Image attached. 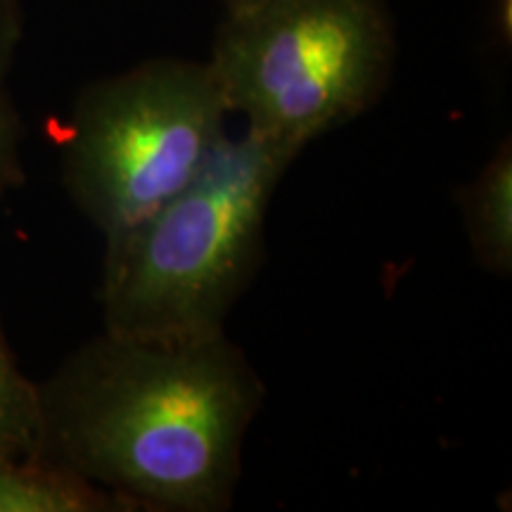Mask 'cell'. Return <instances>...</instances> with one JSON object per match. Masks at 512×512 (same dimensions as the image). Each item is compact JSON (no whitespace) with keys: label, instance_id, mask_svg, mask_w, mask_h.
<instances>
[{"label":"cell","instance_id":"6da1fadb","mask_svg":"<svg viewBox=\"0 0 512 512\" xmlns=\"http://www.w3.org/2000/svg\"><path fill=\"white\" fill-rule=\"evenodd\" d=\"M266 387L226 335L192 344L102 330L38 384L34 458L155 512L233 505Z\"/></svg>","mask_w":512,"mask_h":512},{"label":"cell","instance_id":"7a4b0ae2","mask_svg":"<svg viewBox=\"0 0 512 512\" xmlns=\"http://www.w3.org/2000/svg\"><path fill=\"white\" fill-rule=\"evenodd\" d=\"M294 159L249 131L226 136L188 185L107 240L102 330L164 344L226 335L259 268L273 192Z\"/></svg>","mask_w":512,"mask_h":512},{"label":"cell","instance_id":"3957f363","mask_svg":"<svg viewBox=\"0 0 512 512\" xmlns=\"http://www.w3.org/2000/svg\"><path fill=\"white\" fill-rule=\"evenodd\" d=\"M394 53L384 0H256L226 12L207 62L228 114L299 157L380 100Z\"/></svg>","mask_w":512,"mask_h":512},{"label":"cell","instance_id":"277c9868","mask_svg":"<svg viewBox=\"0 0 512 512\" xmlns=\"http://www.w3.org/2000/svg\"><path fill=\"white\" fill-rule=\"evenodd\" d=\"M209 62L157 57L86 86L74 102L62 181L112 240L174 197L228 136Z\"/></svg>","mask_w":512,"mask_h":512},{"label":"cell","instance_id":"5b68a950","mask_svg":"<svg viewBox=\"0 0 512 512\" xmlns=\"http://www.w3.org/2000/svg\"><path fill=\"white\" fill-rule=\"evenodd\" d=\"M458 207L472 259L486 273H512V145L503 140L470 183L458 190Z\"/></svg>","mask_w":512,"mask_h":512},{"label":"cell","instance_id":"8992f818","mask_svg":"<svg viewBox=\"0 0 512 512\" xmlns=\"http://www.w3.org/2000/svg\"><path fill=\"white\" fill-rule=\"evenodd\" d=\"M0 512H133V505L41 458L0 460Z\"/></svg>","mask_w":512,"mask_h":512},{"label":"cell","instance_id":"52a82bcc","mask_svg":"<svg viewBox=\"0 0 512 512\" xmlns=\"http://www.w3.org/2000/svg\"><path fill=\"white\" fill-rule=\"evenodd\" d=\"M41 437L38 384L24 377L0 325V460L34 458Z\"/></svg>","mask_w":512,"mask_h":512},{"label":"cell","instance_id":"ba28073f","mask_svg":"<svg viewBox=\"0 0 512 512\" xmlns=\"http://www.w3.org/2000/svg\"><path fill=\"white\" fill-rule=\"evenodd\" d=\"M19 136L22 126L3 86H0V197L22 178L19 171Z\"/></svg>","mask_w":512,"mask_h":512},{"label":"cell","instance_id":"9c48e42d","mask_svg":"<svg viewBox=\"0 0 512 512\" xmlns=\"http://www.w3.org/2000/svg\"><path fill=\"white\" fill-rule=\"evenodd\" d=\"M22 38V8L19 0H0V86Z\"/></svg>","mask_w":512,"mask_h":512},{"label":"cell","instance_id":"30bf717a","mask_svg":"<svg viewBox=\"0 0 512 512\" xmlns=\"http://www.w3.org/2000/svg\"><path fill=\"white\" fill-rule=\"evenodd\" d=\"M252 3H256V0H223V5H226V12L247 8V5H252Z\"/></svg>","mask_w":512,"mask_h":512}]
</instances>
